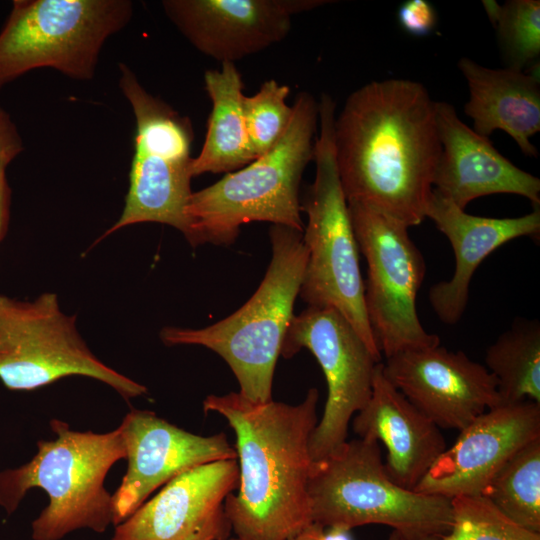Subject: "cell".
I'll return each mask as SVG.
<instances>
[{
  "mask_svg": "<svg viewBox=\"0 0 540 540\" xmlns=\"http://www.w3.org/2000/svg\"><path fill=\"white\" fill-rule=\"evenodd\" d=\"M436 101L408 79L369 82L335 116L333 140L347 203L407 227L426 218L442 146Z\"/></svg>",
  "mask_w": 540,
  "mask_h": 540,
  "instance_id": "obj_1",
  "label": "cell"
},
{
  "mask_svg": "<svg viewBox=\"0 0 540 540\" xmlns=\"http://www.w3.org/2000/svg\"><path fill=\"white\" fill-rule=\"evenodd\" d=\"M318 399L316 388L297 405L255 404L238 392L204 399V412L223 416L236 435L239 484L225 500L236 538L290 540L313 523L308 485Z\"/></svg>",
  "mask_w": 540,
  "mask_h": 540,
  "instance_id": "obj_2",
  "label": "cell"
},
{
  "mask_svg": "<svg viewBox=\"0 0 540 540\" xmlns=\"http://www.w3.org/2000/svg\"><path fill=\"white\" fill-rule=\"evenodd\" d=\"M292 108L290 124L272 149L192 193L184 236L191 246L231 245L240 227L255 221L303 233L299 188L307 164L314 160L318 102L309 92H300Z\"/></svg>",
  "mask_w": 540,
  "mask_h": 540,
  "instance_id": "obj_3",
  "label": "cell"
},
{
  "mask_svg": "<svg viewBox=\"0 0 540 540\" xmlns=\"http://www.w3.org/2000/svg\"><path fill=\"white\" fill-rule=\"evenodd\" d=\"M50 427L55 439L39 440L29 462L0 472V506L12 514L30 489L41 488L49 503L32 522L33 540H60L79 529L103 533L113 524L112 495L104 481L126 458L122 431H75L58 419Z\"/></svg>",
  "mask_w": 540,
  "mask_h": 540,
  "instance_id": "obj_4",
  "label": "cell"
},
{
  "mask_svg": "<svg viewBox=\"0 0 540 540\" xmlns=\"http://www.w3.org/2000/svg\"><path fill=\"white\" fill-rule=\"evenodd\" d=\"M272 257L256 292L237 311L199 329L165 326L167 346L199 345L221 356L231 368L239 394L255 404L272 399V382L292 319L307 263L303 233L283 225L269 231Z\"/></svg>",
  "mask_w": 540,
  "mask_h": 540,
  "instance_id": "obj_5",
  "label": "cell"
},
{
  "mask_svg": "<svg viewBox=\"0 0 540 540\" xmlns=\"http://www.w3.org/2000/svg\"><path fill=\"white\" fill-rule=\"evenodd\" d=\"M335 110V101L323 93L314 145L315 179L301 201V211L307 215L303 241L308 257L298 296L308 306L340 312L381 361L366 314L359 248L336 163Z\"/></svg>",
  "mask_w": 540,
  "mask_h": 540,
  "instance_id": "obj_6",
  "label": "cell"
},
{
  "mask_svg": "<svg viewBox=\"0 0 540 540\" xmlns=\"http://www.w3.org/2000/svg\"><path fill=\"white\" fill-rule=\"evenodd\" d=\"M308 490L312 521L323 527L382 524L393 528L401 540L443 537L452 527L451 499L393 482L378 441L347 440L313 461Z\"/></svg>",
  "mask_w": 540,
  "mask_h": 540,
  "instance_id": "obj_7",
  "label": "cell"
},
{
  "mask_svg": "<svg viewBox=\"0 0 540 540\" xmlns=\"http://www.w3.org/2000/svg\"><path fill=\"white\" fill-rule=\"evenodd\" d=\"M133 13L130 0H14L0 31V91L39 68L93 79L105 42Z\"/></svg>",
  "mask_w": 540,
  "mask_h": 540,
  "instance_id": "obj_8",
  "label": "cell"
},
{
  "mask_svg": "<svg viewBox=\"0 0 540 540\" xmlns=\"http://www.w3.org/2000/svg\"><path fill=\"white\" fill-rule=\"evenodd\" d=\"M119 87L136 120L129 189L119 219L98 239L138 223L188 231L186 208L192 195L191 120L150 94L134 71L119 63Z\"/></svg>",
  "mask_w": 540,
  "mask_h": 540,
  "instance_id": "obj_9",
  "label": "cell"
},
{
  "mask_svg": "<svg viewBox=\"0 0 540 540\" xmlns=\"http://www.w3.org/2000/svg\"><path fill=\"white\" fill-rule=\"evenodd\" d=\"M67 376L98 380L126 401L147 388L97 358L82 339L76 316L65 314L57 295L31 301L0 295V380L14 391H31Z\"/></svg>",
  "mask_w": 540,
  "mask_h": 540,
  "instance_id": "obj_10",
  "label": "cell"
},
{
  "mask_svg": "<svg viewBox=\"0 0 540 540\" xmlns=\"http://www.w3.org/2000/svg\"><path fill=\"white\" fill-rule=\"evenodd\" d=\"M358 248L367 263L366 314L385 356L440 345L422 326L416 308L425 278L424 258L404 224L365 206L348 203Z\"/></svg>",
  "mask_w": 540,
  "mask_h": 540,
  "instance_id": "obj_11",
  "label": "cell"
},
{
  "mask_svg": "<svg viewBox=\"0 0 540 540\" xmlns=\"http://www.w3.org/2000/svg\"><path fill=\"white\" fill-rule=\"evenodd\" d=\"M308 349L327 383V400L310 439L312 461L320 460L347 441L353 416L368 402L376 365L353 326L337 310L308 306L288 325L281 354L291 358Z\"/></svg>",
  "mask_w": 540,
  "mask_h": 540,
  "instance_id": "obj_12",
  "label": "cell"
},
{
  "mask_svg": "<svg viewBox=\"0 0 540 540\" xmlns=\"http://www.w3.org/2000/svg\"><path fill=\"white\" fill-rule=\"evenodd\" d=\"M382 365L390 383L439 428L460 431L500 405L493 375L462 351L411 349Z\"/></svg>",
  "mask_w": 540,
  "mask_h": 540,
  "instance_id": "obj_13",
  "label": "cell"
},
{
  "mask_svg": "<svg viewBox=\"0 0 540 540\" xmlns=\"http://www.w3.org/2000/svg\"><path fill=\"white\" fill-rule=\"evenodd\" d=\"M128 468L112 495L113 525L130 517L158 487L192 468L237 459L225 433L200 436L148 410L132 409L119 425Z\"/></svg>",
  "mask_w": 540,
  "mask_h": 540,
  "instance_id": "obj_14",
  "label": "cell"
},
{
  "mask_svg": "<svg viewBox=\"0 0 540 540\" xmlns=\"http://www.w3.org/2000/svg\"><path fill=\"white\" fill-rule=\"evenodd\" d=\"M238 484L237 459L187 470L116 525L112 540H225V500Z\"/></svg>",
  "mask_w": 540,
  "mask_h": 540,
  "instance_id": "obj_15",
  "label": "cell"
},
{
  "mask_svg": "<svg viewBox=\"0 0 540 540\" xmlns=\"http://www.w3.org/2000/svg\"><path fill=\"white\" fill-rule=\"evenodd\" d=\"M325 0H164V13L201 53L235 63L282 41L293 15Z\"/></svg>",
  "mask_w": 540,
  "mask_h": 540,
  "instance_id": "obj_16",
  "label": "cell"
},
{
  "mask_svg": "<svg viewBox=\"0 0 540 540\" xmlns=\"http://www.w3.org/2000/svg\"><path fill=\"white\" fill-rule=\"evenodd\" d=\"M540 437V404L525 400L493 407L465 428L414 491L452 499L482 495L503 464Z\"/></svg>",
  "mask_w": 540,
  "mask_h": 540,
  "instance_id": "obj_17",
  "label": "cell"
},
{
  "mask_svg": "<svg viewBox=\"0 0 540 540\" xmlns=\"http://www.w3.org/2000/svg\"><path fill=\"white\" fill-rule=\"evenodd\" d=\"M436 122L442 146L433 177V191L464 209L472 200L498 193L540 204V179L518 168L476 133L447 102L436 101Z\"/></svg>",
  "mask_w": 540,
  "mask_h": 540,
  "instance_id": "obj_18",
  "label": "cell"
},
{
  "mask_svg": "<svg viewBox=\"0 0 540 540\" xmlns=\"http://www.w3.org/2000/svg\"><path fill=\"white\" fill-rule=\"evenodd\" d=\"M352 423L358 438L384 444L386 473L405 489L414 490L447 448L440 428L390 383L382 362L376 365L370 398Z\"/></svg>",
  "mask_w": 540,
  "mask_h": 540,
  "instance_id": "obj_19",
  "label": "cell"
},
{
  "mask_svg": "<svg viewBox=\"0 0 540 540\" xmlns=\"http://www.w3.org/2000/svg\"><path fill=\"white\" fill-rule=\"evenodd\" d=\"M426 218H430L447 237L455 256L451 279L439 282L429 290L434 312L447 325L456 324L461 319L474 272L488 255L513 239L524 236L538 239L540 234L539 207L515 218L474 216L433 190Z\"/></svg>",
  "mask_w": 540,
  "mask_h": 540,
  "instance_id": "obj_20",
  "label": "cell"
},
{
  "mask_svg": "<svg viewBox=\"0 0 540 540\" xmlns=\"http://www.w3.org/2000/svg\"><path fill=\"white\" fill-rule=\"evenodd\" d=\"M458 68L467 81L464 106L473 130L488 137L503 130L527 157H538L530 138L540 131V82L535 73L506 67L492 69L463 57Z\"/></svg>",
  "mask_w": 540,
  "mask_h": 540,
  "instance_id": "obj_21",
  "label": "cell"
},
{
  "mask_svg": "<svg viewBox=\"0 0 540 540\" xmlns=\"http://www.w3.org/2000/svg\"><path fill=\"white\" fill-rule=\"evenodd\" d=\"M204 83L212 109L202 149L192 161L193 177L227 174L257 159L247 133L243 81L235 63H221V69L207 70Z\"/></svg>",
  "mask_w": 540,
  "mask_h": 540,
  "instance_id": "obj_22",
  "label": "cell"
},
{
  "mask_svg": "<svg viewBox=\"0 0 540 540\" xmlns=\"http://www.w3.org/2000/svg\"><path fill=\"white\" fill-rule=\"evenodd\" d=\"M497 383L500 404H540V323L518 319L491 344L485 365Z\"/></svg>",
  "mask_w": 540,
  "mask_h": 540,
  "instance_id": "obj_23",
  "label": "cell"
},
{
  "mask_svg": "<svg viewBox=\"0 0 540 540\" xmlns=\"http://www.w3.org/2000/svg\"><path fill=\"white\" fill-rule=\"evenodd\" d=\"M482 495L516 524L540 533V437L514 453Z\"/></svg>",
  "mask_w": 540,
  "mask_h": 540,
  "instance_id": "obj_24",
  "label": "cell"
},
{
  "mask_svg": "<svg viewBox=\"0 0 540 540\" xmlns=\"http://www.w3.org/2000/svg\"><path fill=\"white\" fill-rule=\"evenodd\" d=\"M507 67L526 71L540 55V1H482Z\"/></svg>",
  "mask_w": 540,
  "mask_h": 540,
  "instance_id": "obj_25",
  "label": "cell"
},
{
  "mask_svg": "<svg viewBox=\"0 0 540 540\" xmlns=\"http://www.w3.org/2000/svg\"><path fill=\"white\" fill-rule=\"evenodd\" d=\"M452 527L442 540H540V533L516 524L483 495L451 499Z\"/></svg>",
  "mask_w": 540,
  "mask_h": 540,
  "instance_id": "obj_26",
  "label": "cell"
},
{
  "mask_svg": "<svg viewBox=\"0 0 540 540\" xmlns=\"http://www.w3.org/2000/svg\"><path fill=\"white\" fill-rule=\"evenodd\" d=\"M289 93L287 85L271 79L253 96L244 97L247 133L257 158L278 143L290 124L293 108L286 103Z\"/></svg>",
  "mask_w": 540,
  "mask_h": 540,
  "instance_id": "obj_27",
  "label": "cell"
},
{
  "mask_svg": "<svg viewBox=\"0 0 540 540\" xmlns=\"http://www.w3.org/2000/svg\"><path fill=\"white\" fill-rule=\"evenodd\" d=\"M400 26L410 35L424 37L430 35L437 25V13L427 0H406L397 12Z\"/></svg>",
  "mask_w": 540,
  "mask_h": 540,
  "instance_id": "obj_28",
  "label": "cell"
},
{
  "mask_svg": "<svg viewBox=\"0 0 540 540\" xmlns=\"http://www.w3.org/2000/svg\"><path fill=\"white\" fill-rule=\"evenodd\" d=\"M24 149L20 132L10 114L0 106V163L9 164Z\"/></svg>",
  "mask_w": 540,
  "mask_h": 540,
  "instance_id": "obj_29",
  "label": "cell"
},
{
  "mask_svg": "<svg viewBox=\"0 0 540 540\" xmlns=\"http://www.w3.org/2000/svg\"><path fill=\"white\" fill-rule=\"evenodd\" d=\"M7 166L6 163H0V242L6 233L10 216L11 189L6 175Z\"/></svg>",
  "mask_w": 540,
  "mask_h": 540,
  "instance_id": "obj_30",
  "label": "cell"
},
{
  "mask_svg": "<svg viewBox=\"0 0 540 540\" xmlns=\"http://www.w3.org/2000/svg\"><path fill=\"white\" fill-rule=\"evenodd\" d=\"M351 530L343 525L325 527L324 540H354Z\"/></svg>",
  "mask_w": 540,
  "mask_h": 540,
  "instance_id": "obj_31",
  "label": "cell"
},
{
  "mask_svg": "<svg viewBox=\"0 0 540 540\" xmlns=\"http://www.w3.org/2000/svg\"><path fill=\"white\" fill-rule=\"evenodd\" d=\"M324 528L313 522L290 540H324Z\"/></svg>",
  "mask_w": 540,
  "mask_h": 540,
  "instance_id": "obj_32",
  "label": "cell"
},
{
  "mask_svg": "<svg viewBox=\"0 0 540 540\" xmlns=\"http://www.w3.org/2000/svg\"><path fill=\"white\" fill-rule=\"evenodd\" d=\"M387 540H401L400 536L397 534V532L392 531L389 538Z\"/></svg>",
  "mask_w": 540,
  "mask_h": 540,
  "instance_id": "obj_33",
  "label": "cell"
},
{
  "mask_svg": "<svg viewBox=\"0 0 540 540\" xmlns=\"http://www.w3.org/2000/svg\"><path fill=\"white\" fill-rule=\"evenodd\" d=\"M419 540H442V538L437 537V536H430V537H425V538H422V539H419Z\"/></svg>",
  "mask_w": 540,
  "mask_h": 540,
  "instance_id": "obj_34",
  "label": "cell"
},
{
  "mask_svg": "<svg viewBox=\"0 0 540 540\" xmlns=\"http://www.w3.org/2000/svg\"><path fill=\"white\" fill-rule=\"evenodd\" d=\"M225 540H240V539H238V538H236V537H231V538L229 537V538H227V539H225Z\"/></svg>",
  "mask_w": 540,
  "mask_h": 540,
  "instance_id": "obj_35",
  "label": "cell"
}]
</instances>
